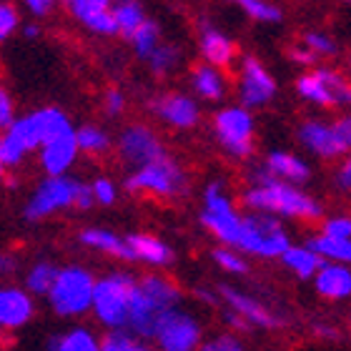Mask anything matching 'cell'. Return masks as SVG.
<instances>
[{"label":"cell","mask_w":351,"mask_h":351,"mask_svg":"<svg viewBox=\"0 0 351 351\" xmlns=\"http://www.w3.org/2000/svg\"><path fill=\"white\" fill-rule=\"evenodd\" d=\"M316 296L324 301H351V266L339 261H324L319 274L311 281Z\"/></svg>","instance_id":"obj_21"},{"label":"cell","mask_w":351,"mask_h":351,"mask_svg":"<svg viewBox=\"0 0 351 351\" xmlns=\"http://www.w3.org/2000/svg\"><path fill=\"white\" fill-rule=\"evenodd\" d=\"M136 289H138V278L133 276L131 271H110V274L98 278L93 293V308H90L95 322L108 331L128 329Z\"/></svg>","instance_id":"obj_4"},{"label":"cell","mask_w":351,"mask_h":351,"mask_svg":"<svg viewBox=\"0 0 351 351\" xmlns=\"http://www.w3.org/2000/svg\"><path fill=\"white\" fill-rule=\"evenodd\" d=\"M198 51H201V58L204 63L213 68H221L226 71L236 63L239 58V48H236V40L228 33L219 30L216 25H201V33H198Z\"/></svg>","instance_id":"obj_19"},{"label":"cell","mask_w":351,"mask_h":351,"mask_svg":"<svg viewBox=\"0 0 351 351\" xmlns=\"http://www.w3.org/2000/svg\"><path fill=\"white\" fill-rule=\"evenodd\" d=\"M213 136L221 151L236 161H246L256 151V118L241 103L223 106L213 113Z\"/></svg>","instance_id":"obj_8"},{"label":"cell","mask_w":351,"mask_h":351,"mask_svg":"<svg viewBox=\"0 0 351 351\" xmlns=\"http://www.w3.org/2000/svg\"><path fill=\"white\" fill-rule=\"evenodd\" d=\"M216 291H219L221 306L239 316L249 326V331H278L284 326V316L278 314L276 308H271L266 301L254 296V293L243 291V289L231 284H221Z\"/></svg>","instance_id":"obj_13"},{"label":"cell","mask_w":351,"mask_h":351,"mask_svg":"<svg viewBox=\"0 0 351 351\" xmlns=\"http://www.w3.org/2000/svg\"><path fill=\"white\" fill-rule=\"evenodd\" d=\"M241 10L249 21L263 23V25H276L284 21V10L274 0H228Z\"/></svg>","instance_id":"obj_31"},{"label":"cell","mask_w":351,"mask_h":351,"mask_svg":"<svg viewBox=\"0 0 351 351\" xmlns=\"http://www.w3.org/2000/svg\"><path fill=\"white\" fill-rule=\"evenodd\" d=\"M90 189H93V198L98 206H113L118 198V189L116 183L110 181V178H95L93 183H90Z\"/></svg>","instance_id":"obj_41"},{"label":"cell","mask_w":351,"mask_h":351,"mask_svg":"<svg viewBox=\"0 0 351 351\" xmlns=\"http://www.w3.org/2000/svg\"><path fill=\"white\" fill-rule=\"evenodd\" d=\"M306 243L322 254L324 261H339L351 266V239L349 241H334V239H326L322 234H314Z\"/></svg>","instance_id":"obj_35"},{"label":"cell","mask_w":351,"mask_h":351,"mask_svg":"<svg viewBox=\"0 0 351 351\" xmlns=\"http://www.w3.org/2000/svg\"><path fill=\"white\" fill-rule=\"evenodd\" d=\"M263 171L278 181L293 183V186H304L311 178V166L304 156L293 154V151H284V148H274L263 156L261 161Z\"/></svg>","instance_id":"obj_20"},{"label":"cell","mask_w":351,"mask_h":351,"mask_svg":"<svg viewBox=\"0 0 351 351\" xmlns=\"http://www.w3.org/2000/svg\"><path fill=\"white\" fill-rule=\"evenodd\" d=\"M38 33H40L38 25H25V28H23V36L25 38H38Z\"/></svg>","instance_id":"obj_50"},{"label":"cell","mask_w":351,"mask_h":351,"mask_svg":"<svg viewBox=\"0 0 351 351\" xmlns=\"http://www.w3.org/2000/svg\"><path fill=\"white\" fill-rule=\"evenodd\" d=\"M131 45L138 58H143V60L151 58V56L161 48V28H158V23L148 18V21L131 36Z\"/></svg>","instance_id":"obj_32"},{"label":"cell","mask_w":351,"mask_h":351,"mask_svg":"<svg viewBox=\"0 0 351 351\" xmlns=\"http://www.w3.org/2000/svg\"><path fill=\"white\" fill-rule=\"evenodd\" d=\"M48 351H101V337L88 326H73L48 339Z\"/></svg>","instance_id":"obj_28"},{"label":"cell","mask_w":351,"mask_h":351,"mask_svg":"<svg viewBox=\"0 0 351 351\" xmlns=\"http://www.w3.org/2000/svg\"><path fill=\"white\" fill-rule=\"evenodd\" d=\"M125 241H128V249L133 254V261L146 263L151 269H166L173 263V249L158 236L138 231V234L125 236Z\"/></svg>","instance_id":"obj_24"},{"label":"cell","mask_w":351,"mask_h":351,"mask_svg":"<svg viewBox=\"0 0 351 351\" xmlns=\"http://www.w3.org/2000/svg\"><path fill=\"white\" fill-rule=\"evenodd\" d=\"M68 8L93 33H101V36H116L118 33L110 0H68Z\"/></svg>","instance_id":"obj_22"},{"label":"cell","mask_w":351,"mask_h":351,"mask_svg":"<svg viewBox=\"0 0 351 351\" xmlns=\"http://www.w3.org/2000/svg\"><path fill=\"white\" fill-rule=\"evenodd\" d=\"M293 88L301 101H306L314 108H351V78L346 71H339L334 66H316L301 71Z\"/></svg>","instance_id":"obj_6"},{"label":"cell","mask_w":351,"mask_h":351,"mask_svg":"<svg viewBox=\"0 0 351 351\" xmlns=\"http://www.w3.org/2000/svg\"><path fill=\"white\" fill-rule=\"evenodd\" d=\"M204 324L196 314L183 306L173 308L163 316L154 334L156 349L161 351H198L204 346Z\"/></svg>","instance_id":"obj_14"},{"label":"cell","mask_w":351,"mask_h":351,"mask_svg":"<svg viewBox=\"0 0 351 351\" xmlns=\"http://www.w3.org/2000/svg\"><path fill=\"white\" fill-rule=\"evenodd\" d=\"M75 138H78V148L88 156H101L110 148L108 133L98 128V125H83V128H78Z\"/></svg>","instance_id":"obj_36"},{"label":"cell","mask_w":351,"mask_h":351,"mask_svg":"<svg viewBox=\"0 0 351 351\" xmlns=\"http://www.w3.org/2000/svg\"><path fill=\"white\" fill-rule=\"evenodd\" d=\"M66 3H68V0H66Z\"/></svg>","instance_id":"obj_56"},{"label":"cell","mask_w":351,"mask_h":351,"mask_svg":"<svg viewBox=\"0 0 351 351\" xmlns=\"http://www.w3.org/2000/svg\"><path fill=\"white\" fill-rule=\"evenodd\" d=\"M349 3H351V0H349Z\"/></svg>","instance_id":"obj_55"},{"label":"cell","mask_w":351,"mask_h":351,"mask_svg":"<svg viewBox=\"0 0 351 351\" xmlns=\"http://www.w3.org/2000/svg\"><path fill=\"white\" fill-rule=\"evenodd\" d=\"M181 63V51L171 43H161V48L148 58V66L156 75H169L173 73L176 68Z\"/></svg>","instance_id":"obj_39"},{"label":"cell","mask_w":351,"mask_h":351,"mask_svg":"<svg viewBox=\"0 0 351 351\" xmlns=\"http://www.w3.org/2000/svg\"><path fill=\"white\" fill-rule=\"evenodd\" d=\"M211 258L223 274H228V276H246V274H249V256L241 254L239 249L219 246V249L211 251Z\"/></svg>","instance_id":"obj_34"},{"label":"cell","mask_w":351,"mask_h":351,"mask_svg":"<svg viewBox=\"0 0 351 351\" xmlns=\"http://www.w3.org/2000/svg\"><path fill=\"white\" fill-rule=\"evenodd\" d=\"M296 141L304 151L316 156L319 161H341L349 148L337 128V121H324V118H306L296 128Z\"/></svg>","instance_id":"obj_15"},{"label":"cell","mask_w":351,"mask_h":351,"mask_svg":"<svg viewBox=\"0 0 351 351\" xmlns=\"http://www.w3.org/2000/svg\"><path fill=\"white\" fill-rule=\"evenodd\" d=\"M93 271L81 266V263H68L60 266L58 281L48 293V304H51L53 314L63 316V319H81L90 314L93 308V293H95Z\"/></svg>","instance_id":"obj_7"},{"label":"cell","mask_w":351,"mask_h":351,"mask_svg":"<svg viewBox=\"0 0 351 351\" xmlns=\"http://www.w3.org/2000/svg\"><path fill=\"white\" fill-rule=\"evenodd\" d=\"M36 314V299L25 286L0 284V331H18Z\"/></svg>","instance_id":"obj_17"},{"label":"cell","mask_w":351,"mask_h":351,"mask_svg":"<svg viewBox=\"0 0 351 351\" xmlns=\"http://www.w3.org/2000/svg\"><path fill=\"white\" fill-rule=\"evenodd\" d=\"M349 331H351V308H349Z\"/></svg>","instance_id":"obj_53"},{"label":"cell","mask_w":351,"mask_h":351,"mask_svg":"<svg viewBox=\"0 0 351 351\" xmlns=\"http://www.w3.org/2000/svg\"><path fill=\"white\" fill-rule=\"evenodd\" d=\"M291 234L284 221L266 216V213L246 211L243 219V234L239 241V251L249 258H261V261H274L286 254L291 246Z\"/></svg>","instance_id":"obj_9"},{"label":"cell","mask_w":351,"mask_h":351,"mask_svg":"<svg viewBox=\"0 0 351 351\" xmlns=\"http://www.w3.org/2000/svg\"><path fill=\"white\" fill-rule=\"evenodd\" d=\"M319 234L334 241H349L351 239V213H329L319 221Z\"/></svg>","instance_id":"obj_38"},{"label":"cell","mask_w":351,"mask_h":351,"mask_svg":"<svg viewBox=\"0 0 351 351\" xmlns=\"http://www.w3.org/2000/svg\"><path fill=\"white\" fill-rule=\"evenodd\" d=\"M113 18H116L118 33L131 40V36L148 21L146 10L138 0H116L113 3Z\"/></svg>","instance_id":"obj_30"},{"label":"cell","mask_w":351,"mask_h":351,"mask_svg":"<svg viewBox=\"0 0 351 351\" xmlns=\"http://www.w3.org/2000/svg\"><path fill=\"white\" fill-rule=\"evenodd\" d=\"M289 58H291V63H296L301 71H308V68L322 66V63H319V58H316L314 53L308 51L304 43H293L291 48H289Z\"/></svg>","instance_id":"obj_43"},{"label":"cell","mask_w":351,"mask_h":351,"mask_svg":"<svg viewBox=\"0 0 351 351\" xmlns=\"http://www.w3.org/2000/svg\"><path fill=\"white\" fill-rule=\"evenodd\" d=\"M278 261L291 276L301 278V281H314V276L324 266V256L308 243H291Z\"/></svg>","instance_id":"obj_26"},{"label":"cell","mask_w":351,"mask_h":351,"mask_svg":"<svg viewBox=\"0 0 351 351\" xmlns=\"http://www.w3.org/2000/svg\"><path fill=\"white\" fill-rule=\"evenodd\" d=\"M191 86H193V93L198 98H204L208 103H219L226 98L228 81L221 68H213L208 63H201V66L193 68L191 73Z\"/></svg>","instance_id":"obj_27"},{"label":"cell","mask_w":351,"mask_h":351,"mask_svg":"<svg viewBox=\"0 0 351 351\" xmlns=\"http://www.w3.org/2000/svg\"><path fill=\"white\" fill-rule=\"evenodd\" d=\"M154 351H161V349H154Z\"/></svg>","instance_id":"obj_54"},{"label":"cell","mask_w":351,"mask_h":351,"mask_svg":"<svg viewBox=\"0 0 351 351\" xmlns=\"http://www.w3.org/2000/svg\"><path fill=\"white\" fill-rule=\"evenodd\" d=\"M78 241H81L86 249L106 254V256L118 258V261H133V254H131V249H128L125 236H118L116 231H110V228H98V226L83 228L81 234H78Z\"/></svg>","instance_id":"obj_25"},{"label":"cell","mask_w":351,"mask_h":351,"mask_svg":"<svg viewBox=\"0 0 351 351\" xmlns=\"http://www.w3.org/2000/svg\"><path fill=\"white\" fill-rule=\"evenodd\" d=\"M334 189L344 196H351V151L337 163V171H334Z\"/></svg>","instance_id":"obj_42"},{"label":"cell","mask_w":351,"mask_h":351,"mask_svg":"<svg viewBox=\"0 0 351 351\" xmlns=\"http://www.w3.org/2000/svg\"><path fill=\"white\" fill-rule=\"evenodd\" d=\"M123 186L128 193H146V196L156 198H178L189 189V176H186L181 163L166 154L158 161L133 171L125 178Z\"/></svg>","instance_id":"obj_10"},{"label":"cell","mask_w":351,"mask_h":351,"mask_svg":"<svg viewBox=\"0 0 351 351\" xmlns=\"http://www.w3.org/2000/svg\"><path fill=\"white\" fill-rule=\"evenodd\" d=\"M154 113L176 131L196 128L201 121L198 101L186 93H163L154 101Z\"/></svg>","instance_id":"obj_18"},{"label":"cell","mask_w":351,"mask_h":351,"mask_svg":"<svg viewBox=\"0 0 351 351\" xmlns=\"http://www.w3.org/2000/svg\"><path fill=\"white\" fill-rule=\"evenodd\" d=\"M78 138H75V131L66 133V136H58V138L48 141L43 148H40V166L48 176H66L68 169L75 163L78 158Z\"/></svg>","instance_id":"obj_23"},{"label":"cell","mask_w":351,"mask_h":351,"mask_svg":"<svg viewBox=\"0 0 351 351\" xmlns=\"http://www.w3.org/2000/svg\"><path fill=\"white\" fill-rule=\"evenodd\" d=\"M241 204L246 211L266 213L284 223H316L324 219V206L319 198L311 196L304 186H293L269 176L263 166H254L249 171V183L241 191Z\"/></svg>","instance_id":"obj_1"},{"label":"cell","mask_w":351,"mask_h":351,"mask_svg":"<svg viewBox=\"0 0 351 351\" xmlns=\"http://www.w3.org/2000/svg\"><path fill=\"white\" fill-rule=\"evenodd\" d=\"M278 93V83L256 56H241L236 68V98L243 108H266Z\"/></svg>","instance_id":"obj_12"},{"label":"cell","mask_w":351,"mask_h":351,"mask_svg":"<svg viewBox=\"0 0 351 351\" xmlns=\"http://www.w3.org/2000/svg\"><path fill=\"white\" fill-rule=\"evenodd\" d=\"M3 176H5V166H3V161H0V181H3Z\"/></svg>","instance_id":"obj_51"},{"label":"cell","mask_w":351,"mask_h":351,"mask_svg":"<svg viewBox=\"0 0 351 351\" xmlns=\"http://www.w3.org/2000/svg\"><path fill=\"white\" fill-rule=\"evenodd\" d=\"M73 131L71 118L60 108H40L15 118L13 125L0 136V161L5 169L25 161V156L43 148L48 141Z\"/></svg>","instance_id":"obj_2"},{"label":"cell","mask_w":351,"mask_h":351,"mask_svg":"<svg viewBox=\"0 0 351 351\" xmlns=\"http://www.w3.org/2000/svg\"><path fill=\"white\" fill-rule=\"evenodd\" d=\"M15 121V110H13V101H10V95L0 88V128H10Z\"/></svg>","instance_id":"obj_46"},{"label":"cell","mask_w":351,"mask_h":351,"mask_svg":"<svg viewBox=\"0 0 351 351\" xmlns=\"http://www.w3.org/2000/svg\"><path fill=\"white\" fill-rule=\"evenodd\" d=\"M58 274H60V266H56L53 261H36L25 271V289H28L33 296H45L48 299V293L51 289L56 286L58 281Z\"/></svg>","instance_id":"obj_29"},{"label":"cell","mask_w":351,"mask_h":351,"mask_svg":"<svg viewBox=\"0 0 351 351\" xmlns=\"http://www.w3.org/2000/svg\"><path fill=\"white\" fill-rule=\"evenodd\" d=\"M299 43H304L308 51L314 53L316 58H334L339 53V43L337 38L329 36V33H324V30H306L304 36L299 38Z\"/></svg>","instance_id":"obj_37"},{"label":"cell","mask_w":351,"mask_h":351,"mask_svg":"<svg viewBox=\"0 0 351 351\" xmlns=\"http://www.w3.org/2000/svg\"><path fill=\"white\" fill-rule=\"evenodd\" d=\"M198 351H249L246 344H243V339L234 331H219V334H213L204 341V346Z\"/></svg>","instance_id":"obj_40"},{"label":"cell","mask_w":351,"mask_h":351,"mask_svg":"<svg viewBox=\"0 0 351 351\" xmlns=\"http://www.w3.org/2000/svg\"><path fill=\"white\" fill-rule=\"evenodd\" d=\"M118 156L136 171L163 158L166 148H163V141L158 138V133L154 128H148L143 123H133L123 128V133L118 136Z\"/></svg>","instance_id":"obj_16"},{"label":"cell","mask_w":351,"mask_h":351,"mask_svg":"<svg viewBox=\"0 0 351 351\" xmlns=\"http://www.w3.org/2000/svg\"><path fill=\"white\" fill-rule=\"evenodd\" d=\"M103 108H106V113L108 116H121L125 108V98L121 90H116V88H110V90H106V98H103Z\"/></svg>","instance_id":"obj_45"},{"label":"cell","mask_w":351,"mask_h":351,"mask_svg":"<svg viewBox=\"0 0 351 351\" xmlns=\"http://www.w3.org/2000/svg\"><path fill=\"white\" fill-rule=\"evenodd\" d=\"M346 73H349V78H351V56H349V63H346Z\"/></svg>","instance_id":"obj_52"},{"label":"cell","mask_w":351,"mask_h":351,"mask_svg":"<svg viewBox=\"0 0 351 351\" xmlns=\"http://www.w3.org/2000/svg\"><path fill=\"white\" fill-rule=\"evenodd\" d=\"M101 351H154L146 339L136 337L128 329L106 331L101 337Z\"/></svg>","instance_id":"obj_33"},{"label":"cell","mask_w":351,"mask_h":351,"mask_svg":"<svg viewBox=\"0 0 351 351\" xmlns=\"http://www.w3.org/2000/svg\"><path fill=\"white\" fill-rule=\"evenodd\" d=\"M18 266H21V261H18L15 254H10V251H0V278L13 276L15 271H18Z\"/></svg>","instance_id":"obj_47"},{"label":"cell","mask_w":351,"mask_h":351,"mask_svg":"<svg viewBox=\"0 0 351 351\" xmlns=\"http://www.w3.org/2000/svg\"><path fill=\"white\" fill-rule=\"evenodd\" d=\"M23 3H25V5H28L36 15H45L53 8L56 0H23Z\"/></svg>","instance_id":"obj_49"},{"label":"cell","mask_w":351,"mask_h":351,"mask_svg":"<svg viewBox=\"0 0 351 351\" xmlns=\"http://www.w3.org/2000/svg\"><path fill=\"white\" fill-rule=\"evenodd\" d=\"M198 219H201V226L219 241V246L239 249L246 213L239 211V206L223 181H211L204 189V204H201Z\"/></svg>","instance_id":"obj_5"},{"label":"cell","mask_w":351,"mask_h":351,"mask_svg":"<svg viewBox=\"0 0 351 351\" xmlns=\"http://www.w3.org/2000/svg\"><path fill=\"white\" fill-rule=\"evenodd\" d=\"M15 28H18V13H15V8L8 5V3H0V43H3Z\"/></svg>","instance_id":"obj_44"},{"label":"cell","mask_w":351,"mask_h":351,"mask_svg":"<svg viewBox=\"0 0 351 351\" xmlns=\"http://www.w3.org/2000/svg\"><path fill=\"white\" fill-rule=\"evenodd\" d=\"M83 183L71 176H48L38 183V189L30 193L28 204L23 208L25 221H43L48 216L66 208H78Z\"/></svg>","instance_id":"obj_11"},{"label":"cell","mask_w":351,"mask_h":351,"mask_svg":"<svg viewBox=\"0 0 351 351\" xmlns=\"http://www.w3.org/2000/svg\"><path fill=\"white\" fill-rule=\"evenodd\" d=\"M181 301L183 291L173 278L166 276L163 271H148L138 278L128 331H133L136 337L146 339V341H154V334L161 319L169 311L181 306Z\"/></svg>","instance_id":"obj_3"},{"label":"cell","mask_w":351,"mask_h":351,"mask_svg":"<svg viewBox=\"0 0 351 351\" xmlns=\"http://www.w3.org/2000/svg\"><path fill=\"white\" fill-rule=\"evenodd\" d=\"M337 128H339V133H341V138H344L346 148L351 151V108L344 110V113L337 118Z\"/></svg>","instance_id":"obj_48"}]
</instances>
